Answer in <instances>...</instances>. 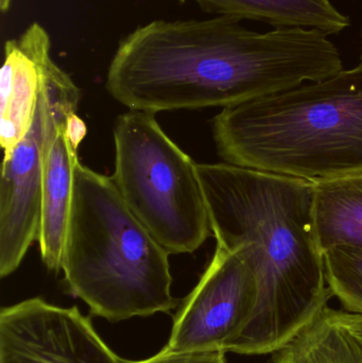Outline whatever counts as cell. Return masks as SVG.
<instances>
[{
  "label": "cell",
  "mask_w": 362,
  "mask_h": 363,
  "mask_svg": "<svg viewBox=\"0 0 362 363\" xmlns=\"http://www.w3.org/2000/svg\"><path fill=\"white\" fill-rule=\"evenodd\" d=\"M66 133H67L72 146L78 149L79 145L82 143L85 135H86L87 129L84 121L76 113L70 114L67 121H66Z\"/></svg>",
  "instance_id": "cell-16"
},
{
  "label": "cell",
  "mask_w": 362,
  "mask_h": 363,
  "mask_svg": "<svg viewBox=\"0 0 362 363\" xmlns=\"http://www.w3.org/2000/svg\"><path fill=\"white\" fill-rule=\"evenodd\" d=\"M80 89L57 64L49 72L44 140L42 215L38 242L45 267L61 271L66 230L72 206L78 149L66 133V121L76 113Z\"/></svg>",
  "instance_id": "cell-9"
},
{
  "label": "cell",
  "mask_w": 362,
  "mask_h": 363,
  "mask_svg": "<svg viewBox=\"0 0 362 363\" xmlns=\"http://www.w3.org/2000/svg\"><path fill=\"white\" fill-rule=\"evenodd\" d=\"M204 12L242 21H264L274 28H303L338 34L350 21L331 0H195Z\"/></svg>",
  "instance_id": "cell-12"
},
{
  "label": "cell",
  "mask_w": 362,
  "mask_h": 363,
  "mask_svg": "<svg viewBox=\"0 0 362 363\" xmlns=\"http://www.w3.org/2000/svg\"><path fill=\"white\" fill-rule=\"evenodd\" d=\"M114 143L111 178L132 213L170 254L197 251L213 234L197 164L150 113L120 115Z\"/></svg>",
  "instance_id": "cell-5"
},
{
  "label": "cell",
  "mask_w": 362,
  "mask_h": 363,
  "mask_svg": "<svg viewBox=\"0 0 362 363\" xmlns=\"http://www.w3.org/2000/svg\"><path fill=\"white\" fill-rule=\"evenodd\" d=\"M179 1L185 2V1H186V0H179Z\"/></svg>",
  "instance_id": "cell-18"
},
{
  "label": "cell",
  "mask_w": 362,
  "mask_h": 363,
  "mask_svg": "<svg viewBox=\"0 0 362 363\" xmlns=\"http://www.w3.org/2000/svg\"><path fill=\"white\" fill-rule=\"evenodd\" d=\"M361 59L362 62V30H361Z\"/></svg>",
  "instance_id": "cell-17"
},
{
  "label": "cell",
  "mask_w": 362,
  "mask_h": 363,
  "mask_svg": "<svg viewBox=\"0 0 362 363\" xmlns=\"http://www.w3.org/2000/svg\"><path fill=\"white\" fill-rule=\"evenodd\" d=\"M314 183L315 235L323 255L337 247L362 250V174Z\"/></svg>",
  "instance_id": "cell-13"
},
{
  "label": "cell",
  "mask_w": 362,
  "mask_h": 363,
  "mask_svg": "<svg viewBox=\"0 0 362 363\" xmlns=\"http://www.w3.org/2000/svg\"><path fill=\"white\" fill-rule=\"evenodd\" d=\"M78 307L28 298L0 311V363H123Z\"/></svg>",
  "instance_id": "cell-7"
},
{
  "label": "cell",
  "mask_w": 362,
  "mask_h": 363,
  "mask_svg": "<svg viewBox=\"0 0 362 363\" xmlns=\"http://www.w3.org/2000/svg\"><path fill=\"white\" fill-rule=\"evenodd\" d=\"M225 352H206V353H167L162 350L159 354L140 362L123 363H227Z\"/></svg>",
  "instance_id": "cell-15"
},
{
  "label": "cell",
  "mask_w": 362,
  "mask_h": 363,
  "mask_svg": "<svg viewBox=\"0 0 362 363\" xmlns=\"http://www.w3.org/2000/svg\"><path fill=\"white\" fill-rule=\"evenodd\" d=\"M269 363H362V315L327 305Z\"/></svg>",
  "instance_id": "cell-11"
},
{
  "label": "cell",
  "mask_w": 362,
  "mask_h": 363,
  "mask_svg": "<svg viewBox=\"0 0 362 363\" xmlns=\"http://www.w3.org/2000/svg\"><path fill=\"white\" fill-rule=\"evenodd\" d=\"M324 32L251 31L237 19L155 21L125 36L106 89L129 110L229 108L323 80L344 70Z\"/></svg>",
  "instance_id": "cell-1"
},
{
  "label": "cell",
  "mask_w": 362,
  "mask_h": 363,
  "mask_svg": "<svg viewBox=\"0 0 362 363\" xmlns=\"http://www.w3.org/2000/svg\"><path fill=\"white\" fill-rule=\"evenodd\" d=\"M197 172L217 245L256 281L250 321L227 353L271 355L333 298L315 235V183L227 163L197 164Z\"/></svg>",
  "instance_id": "cell-2"
},
{
  "label": "cell",
  "mask_w": 362,
  "mask_h": 363,
  "mask_svg": "<svg viewBox=\"0 0 362 363\" xmlns=\"http://www.w3.org/2000/svg\"><path fill=\"white\" fill-rule=\"evenodd\" d=\"M325 277L344 311L362 315V250L337 247L324 253Z\"/></svg>",
  "instance_id": "cell-14"
},
{
  "label": "cell",
  "mask_w": 362,
  "mask_h": 363,
  "mask_svg": "<svg viewBox=\"0 0 362 363\" xmlns=\"http://www.w3.org/2000/svg\"><path fill=\"white\" fill-rule=\"evenodd\" d=\"M256 296V281L250 267L239 256L217 245L199 283L174 317L163 351L227 353L248 325Z\"/></svg>",
  "instance_id": "cell-6"
},
{
  "label": "cell",
  "mask_w": 362,
  "mask_h": 363,
  "mask_svg": "<svg viewBox=\"0 0 362 363\" xmlns=\"http://www.w3.org/2000/svg\"><path fill=\"white\" fill-rule=\"evenodd\" d=\"M169 255L112 178L79 161L61 266L69 294L110 322L169 313L179 304Z\"/></svg>",
  "instance_id": "cell-4"
},
{
  "label": "cell",
  "mask_w": 362,
  "mask_h": 363,
  "mask_svg": "<svg viewBox=\"0 0 362 363\" xmlns=\"http://www.w3.org/2000/svg\"><path fill=\"white\" fill-rule=\"evenodd\" d=\"M50 48L49 34L38 23L4 44L0 74V144L4 155L23 140L33 123Z\"/></svg>",
  "instance_id": "cell-10"
},
{
  "label": "cell",
  "mask_w": 362,
  "mask_h": 363,
  "mask_svg": "<svg viewBox=\"0 0 362 363\" xmlns=\"http://www.w3.org/2000/svg\"><path fill=\"white\" fill-rule=\"evenodd\" d=\"M213 138L225 163L310 182L362 174V63L223 108Z\"/></svg>",
  "instance_id": "cell-3"
},
{
  "label": "cell",
  "mask_w": 362,
  "mask_h": 363,
  "mask_svg": "<svg viewBox=\"0 0 362 363\" xmlns=\"http://www.w3.org/2000/svg\"><path fill=\"white\" fill-rule=\"evenodd\" d=\"M52 59L45 69L44 84L33 123L23 140L4 155L0 180V277L17 270L34 240L42 215L44 140L48 78Z\"/></svg>",
  "instance_id": "cell-8"
}]
</instances>
